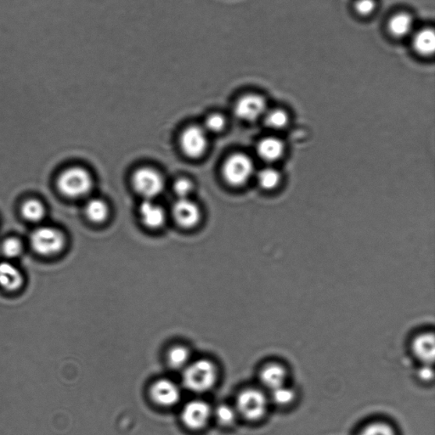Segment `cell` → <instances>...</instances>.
I'll use <instances>...</instances> for the list:
<instances>
[{
	"instance_id": "6da1fadb",
	"label": "cell",
	"mask_w": 435,
	"mask_h": 435,
	"mask_svg": "<svg viewBox=\"0 0 435 435\" xmlns=\"http://www.w3.org/2000/svg\"><path fill=\"white\" fill-rule=\"evenodd\" d=\"M216 380V367L208 360H199L185 367L183 381L188 390L198 393L205 392L215 385Z\"/></svg>"
},
{
	"instance_id": "7a4b0ae2",
	"label": "cell",
	"mask_w": 435,
	"mask_h": 435,
	"mask_svg": "<svg viewBox=\"0 0 435 435\" xmlns=\"http://www.w3.org/2000/svg\"><path fill=\"white\" fill-rule=\"evenodd\" d=\"M93 180L91 174L82 167H75L64 171L58 179L59 190L66 197H84L91 190Z\"/></svg>"
},
{
	"instance_id": "3957f363",
	"label": "cell",
	"mask_w": 435,
	"mask_h": 435,
	"mask_svg": "<svg viewBox=\"0 0 435 435\" xmlns=\"http://www.w3.org/2000/svg\"><path fill=\"white\" fill-rule=\"evenodd\" d=\"M269 399L262 391L248 388L242 391L237 398V412L249 421H258L268 410Z\"/></svg>"
},
{
	"instance_id": "277c9868",
	"label": "cell",
	"mask_w": 435,
	"mask_h": 435,
	"mask_svg": "<svg viewBox=\"0 0 435 435\" xmlns=\"http://www.w3.org/2000/svg\"><path fill=\"white\" fill-rule=\"evenodd\" d=\"M31 244L38 255L52 256L62 250L65 238L55 228L41 227L32 234Z\"/></svg>"
},
{
	"instance_id": "5b68a950",
	"label": "cell",
	"mask_w": 435,
	"mask_h": 435,
	"mask_svg": "<svg viewBox=\"0 0 435 435\" xmlns=\"http://www.w3.org/2000/svg\"><path fill=\"white\" fill-rule=\"evenodd\" d=\"M254 163L248 156L235 154L224 163L223 176L228 183L234 187L247 183L254 173Z\"/></svg>"
},
{
	"instance_id": "8992f818",
	"label": "cell",
	"mask_w": 435,
	"mask_h": 435,
	"mask_svg": "<svg viewBox=\"0 0 435 435\" xmlns=\"http://www.w3.org/2000/svg\"><path fill=\"white\" fill-rule=\"evenodd\" d=\"M132 182L138 193L148 200L158 197L164 187L161 174L151 167H141L135 171Z\"/></svg>"
},
{
	"instance_id": "52a82bcc",
	"label": "cell",
	"mask_w": 435,
	"mask_h": 435,
	"mask_svg": "<svg viewBox=\"0 0 435 435\" xmlns=\"http://www.w3.org/2000/svg\"><path fill=\"white\" fill-rule=\"evenodd\" d=\"M180 145L189 158H200L208 146V138L204 128L191 126L183 132L180 138Z\"/></svg>"
},
{
	"instance_id": "ba28073f",
	"label": "cell",
	"mask_w": 435,
	"mask_h": 435,
	"mask_svg": "<svg viewBox=\"0 0 435 435\" xmlns=\"http://www.w3.org/2000/svg\"><path fill=\"white\" fill-rule=\"evenodd\" d=\"M234 110L239 119L252 122L266 113V99L256 94L246 95L238 99Z\"/></svg>"
},
{
	"instance_id": "9c48e42d",
	"label": "cell",
	"mask_w": 435,
	"mask_h": 435,
	"mask_svg": "<svg viewBox=\"0 0 435 435\" xmlns=\"http://www.w3.org/2000/svg\"><path fill=\"white\" fill-rule=\"evenodd\" d=\"M211 409L208 403L202 401L189 402L182 412V420L188 427L200 430L208 423Z\"/></svg>"
},
{
	"instance_id": "30bf717a",
	"label": "cell",
	"mask_w": 435,
	"mask_h": 435,
	"mask_svg": "<svg viewBox=\"0 0 435 435\" xmlns=\"http://www.w3.org/2000/svg\"><path fill=\"white\" fill-rule=\"evenodd\" d=\"M151 395L156 404L163 406H172L180 401V390L174 381L162 379L156 381L152 385Z\"/></svg>"
},
{
	"instance_id": "8fae6325",
	"label": "cell",
	"mask_w": 435,
	"mask_h": 435,
	"mask_svg": "<svg viewBox=\"0 0 435 435\" xmlns=\"http://www.w3.org/2000/svg\"><path fill=\"white\" fill-rule=\"evenodd\" d=\"M173 215L182 227L191 228L198 224L201 212L197 204L188 198L179 199L173 207Z\"/></svg>"
},
{
	"instance_id": "7c38bea8",
	"label": "cell",
	"mask_w": 435,
	"mask_h": 435,
	"mask_svg": "<svg viewBox=\"0 0 435 435\" xmlns=\"http://www.w3.org/2000/svg\"><path fill=\"white\" fill-rule=\"evenodd\" d=\"M259 379L263 386L272 392L286 385L287 371L283 366L278 365V364H270V365L263 367L259 374Z\"/></svg>"
},
{
	"instance_id": "4fadbf2b",
	"label": "cell",
	"mask_w": 435,
	"mask_h": 435,
	"mask_svg": "<svg viewBox=\"0 0 435 435\" xmlns=\"http://www.w3.org/2000/svg\"><path fill=\"white\" fill-rule=\"evenodd\" d=\"M416 357L424 365H432L434 361L435 343L433 333H423L416 338L412 344Z\"/></svg>"
},
{
	"instance_id": "5bb4252c",
	"label": "cell",
	"mask_w": 435,
	"mask_h": 435,
	"mask_svg": "<svg viewBox=\"0 0 435 435\" xmlns=\"http://www.w3.org/2000/svg\"><path fill=\"white\" fill-rule=\"evenodd\" d=\"M142 222L152 229H158L165 222L166 217L162 207L156 204L152 200L145 199L140 206Z\"/></svg>"
},
{
	"instance_id": "9a60e30c",
	"label": "cell",
	"mask_w": 435,
	"mask_h": 435,
	"mask_svg": "<svg viewBox=\"0 0 435 435\" xmlns=\"http://www.w3.org/2000/svg\"><path fill=\"white\" fill-rule=\"evenodd\" d=\"M23 276L16 266L10 262L0 263V287L8 292L19 290L23 285Z\"/></svg>"
},
{
	"instance_id": "2e32d148",
	"label": "cell",
	"mask_w": 435,
	"mask_h": 435,
	"mask_svg": "<svg viewBox=\"0 0 435 435\" xmlns=\"http://www.w3.org/2000/svg\"><path fill=\"white\" fill-rule=\"evenodd\" d=\"M283 142L274 137L263 139L258 145V154L266 162H274L280 159L284 153Z\"/></svg>"
},
{
	"instance_id": "e0dca14e",
	"label": "cell",
	"mask_w": 435,
	"mask_h": 435,
	"mask_svg": "<svg viewBox=\"0 0 435 435\" xmlns=\"http://www.w3.org/2000/svg\"><path fill=\"white\" fill-rule=\"evenodd\" d=\"M388 27L392 36L397 38H405L411 34L414 27V20L410 14L399 13L388 21Z\"/></svg>"
},
{
	"instance_id": "ac0fdd59",
	"label": "cell",
	"mask_w": 435,
	"mask_h": 435,
	"mask_svg": "<svg viewBox=\"0 0 435 435\" xmlns=\"http://www.w3.org/2000/svg\"><path fill=\"white\" fill-rule=\"evenodd\" d=\"M413 49L417 54L423 56H430L435 49V34L431 28H424L417 32L412 39Z\"/></svg>"
},
{
	"instance_id": "d6986e66",
	"label": "cell",
	"mask_w": 435,
	"mask_h": 435,
	"mask_svg": "<svg viewBox=\"0 0 435 435\" xmlns=\"http://www.w3.org/2000/svg\"><path fill=\"white\" fill-rule=\"evenodd\" d=\"M85 213L92 222L102 223L108 217L109 209L106 203L102 200L92 199L87 203Z\"/></svg>"
},
{
	"instance_id": "ffe728a7",
	"label": "cell",
	"mask_w": 435,
	"mask_h": 435,
	"mask_svg": "<svg viewBox=\"0 0 435 435\" xmlns=\"http://www.w3.org/2000/svg\"><path fill=\"white\" fill-rule=\"evenodd\" d=\"M21 213L27 220L31 222H38L45 217V209L38 200L31 199L21 207Z\"/></svg>"
},
{
	"instance_id": "44dd1931",
	"label": "cell",
	"mask_w": 435,
	"mask_h": 435,
	"mask_svg": "<svg viewBox=\"0 0 435 435\" xmlns=\"http://www.w3.org/2000/svg\"><path fill=\"white\" fill-rule=\"evenodd\" d=\"M190 351L183 346H176L169 353V365L174 369H180L187 367L190 361Z\"/></svg>"
},
{
	"instance_id": "7402d4cb",
	"label": "cell",
	"mask_w": 435,
	"mask_h": 435,
	"mask_svg": "<svg viewBox=\"0 0 435 435\" xmlns=\"http://www.w3.org/2000/svg\"><path fill=\"white\" fill-rule=\"evenodd\" d=\"M258 182L263 190L270 191L278 187L281 182V174L274 169H265L260 171Z\"/></svg>"
},
{
	"instance_id": "603a6c76",
	"label": "cell",
	"mask_w": 435,
	"mask_h": 435,
	"mask_svg": "<svg viewBox=\"0 0 435 435\" xmlns=\"http://www.w3.org/2000/svg\"><path fill=\"white\" fill-rule=\"evenodd\" d=\"M290 117L283 110L274 109L267 113L266 117V126L273 130H281L287 126Z\"/></svg>"
},
{
	"instance_id": "cb8c5ba5",
	"label": "cell",
	"mask_w": 435,
	"mask_h": 435,
	"mask_svg": "<svg viewBox=\"0 0 435 435\" xmlns=\"http://www.w3.org/2000/svg\"><path fill=\"white\" fill-rule=\"evenodd\" d=\"M295 391L291 388L285 386L277 388L270 392V398L274 404L280 406H285L291 404L294 401Z\"/></svg>"
},
{
	"instance_id": "d4e9b609",
	"label": "cell",
	"mask_w": 435,
	"mask_h": 435,
	"mask_svg": "<svg viewBox=\"0 0 435 435\" xmlns=\"http://www.w3.org/2000/svg\"><path fill=\"white\" fill-rule=\"evenodd\" d=\"M23 248V244L19 239L9 238L3 242L2 250L7 258L15 259L21 255Z\"/></svg>"
},
{
	"instance_id": "484cf974",
	"label": "cell",
	"mask_w": 435,
	"mask_h": 435,
	"mask_svg": "<svg viewBox=\"0 0 435 435\" xmlns=\"http://www.w3.org/2000/svg\"><path fill=\"white\" fill-rule=\"evenodd\" d=\"M237 410L227 405H220L216 410V416L220 423L224 425H231L237 417Z\"/></svg>"
},
{
	"instance_id": "4316f807",
	"label": "cell",
	"mask_w": 435,
	"mask_h": 435,
	"mask_svg": "<svg viewBox=\"0 0 435 435\" xmlns=\"http://www.w3.org/2000/svg\"><path fill=\"white\" fill-rule=\"evenodd\" d=\"M226 126V119L220 114H212L205 121V131L217 133L222 131Z\"/></svg>"
},
{
	"instance_id": "83f0119b",
	"label": "cell",
	"mask_w": 435,
	"mask_h": 435,
	"mask_svg": "<svg viewBox=\"0 0 435 435\" xmlns=\"http://www.w3.org/2000/svg\"><path fill=\"white\" fill-rule=\"evenodd\" d=\"M360 435H395V433L387 424L376 423L366 427Z\"/></svg>"
},
{
	"instance_id": "f1b7e54d",
	"label": "cell",
	"mask_w": 435,
	"mask_h": 435,
	"mask_svg": "<svg viewBox=\"0 0 435 435\" xmlns=\"http://www.w3.org/2000/svg\"><path fill=\"white\" fill-rule=\"evenodd\" d=\"M377 8L376 0H356L355 3V12L360 16H367L372 15Z\"/></svg>"
},
{
	"instance_id": "f546056e",
	"label": "cell",
	"mask_w": 435,
	"mask_h": 435,
	"mask_svg": "<svg viewBox=\"0 0 435 435\" xmlns=\"http://www.w3.org/2000/svg\"><path fill=\"white\" fill-rule=\"evenodd\" d=\"M193 188V185L187 179H180L174 185V190L180 199L187 198Z\"/></svg>"
},
{
	"instance_id": "4dcf8cb0",
	"label": "cell",
	"mask_w": 435,
	"mask_h": 435,
	"mask_svg": "<svg viewBox=\"0 0 435 435\" xmlns=\"http://www.w3.org/2000/svg\"><path fill=\"white\" fill-rule=\"evenodd\" d=\"M419 377L421 380L430 381L434 379V371L431 365H424L419 371Z\"/></svg>"
}]
</instances>
